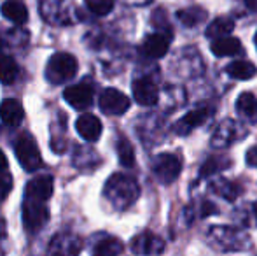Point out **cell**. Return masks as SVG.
<instances>
[{
	"label": "cell",
	"mask_w": 257,
	"mask_h": 256,
	"mask_svg": "<svg viewBox=\"0 0 257 256\" xmlns=\"http://www.w3.org/2000/svg\"><path fill=\"white\" fill-rule=\"evenodd\" d=\"M103 195L110 205L117 211H124L137 202L140 195V188L133 178L126 174H114L107 179L103 188Z\"/></svg>",
	"instance_id": "6da1fadb"
},
{
	"label": "cell",
	"mask_w": 257,
	"mask_h": 256,
	"mask_svg": "<svg viewBox=\"0 0 257 256\" xmlns=\"http://www.w3.org/2000/svg\"><path fill=\"white\" fill-rule=\"evenodd\" d=\"M77 74V60L68 53H56L46 65V79L51 84H63Z\"/></svg>",
	"instance_id": "7a4b0ae2"
},
{
	"label": "cell",
	"mask_w": 257,
	"mask_h": 256,
	"mask_svg": "<svg viewBox=\"0 0 257 256\" xmlns=\"http://www.w3.org/2000/svg\"><path fill=\"white\" fill-rule=\"evenodd\" d=\"M208 240L220 251H241L248 247V237L231 226H212L208 232Z\"/></svg>",
	"instance_id": "3957f363"
},
{
	"label": "cell",
	"mask_w": 257,
	"mask_h": 256,
	"mask_svg": "<svg viewBox=\"0 0 257 256\" xmlns=\"http://www.w3.org/2000/svg\"><path fill=\"white\" fill-rule=\"evenodd\" d=\"M14 153L20 161V165L28 172H35L42 167V156L41 151L37 147V142L32 139L30 135H21L16 140L14 146Z\"/></svg>",
	"instance_id": "277c9868"
},
{
	"label": "cell",
	"mask_w": 257,
	"mask_h": 256,
	"mask_svg": "<svg viewBox=\"0 0 257 256\" xmlns=\"http://www.w3.org/2000/svg\"><path fill=\"white\" fill-rule=\"evenodd\" d=\"M49 219V209L46 202L25 197L23 202V225L28 232H39Z\"/></svg>",
	"instance_id": "5b68a950"
},
{
	"label": "cell",
	"mask_w": 257,
	"mask_h": 256,
	"mask_svg": "<svg viewBox=\"0 0 257 256\" xmlns=\"http://www.w3.org/2000/svg\"><path fill=\"white\" fill-rule=\"evenodd\" d=\"M180 170H182V163H180V160L175 154H159L153 161V172L156 179L159 183H163V185H172L180 176Z\"/></svg>",
	"instance_id": "8992f818"
},
{
	"label": "cell",
	"mask_w": 257,
	"mask_h": 256,
	"mask_svg": "<svg viewBox=\"0 0 257 256\" xmlns=\"http://www.w3.org/2000/svg\"><path fill=\"white\" fill-rule=\"evenodd\" d=\"M98 106L105 114L110 116H121L130 109V99L122 92L115 88H107L100 93Z\"/></svg>",
	"instance_id": "52a82bcc"
},
{
	"label": "cell",
	"mask_w": 257,
	"mask_h": 256,
	"mask_svg": "<svg viewBox=\"0 0 257 256\" xmlns=\"http://www.w3.org/2000/svg\"><path fill=\"white\" fill-rule=\"evenodd\" d=\"M93 97H95V90H93V86L86 81L68 86V88L63 92V99L67 100V104L77 111L88 109V107L93 104Z\"/></svg>",
	"instance_id": "ba28073f"
},
{
	"label": "cell",
	"mask_w": 257,
	"mask_h": 256,
	"mask_svg": "<svg viewBox=\"0 0 257 256\" xmlns=\"http://www.w3.org/2000/svg\"><path fill=\"white\" fill-rule=\"evenodd\" d=\"M82 240L75 233L65 232L56 235L49 244V256H79Z\"/></svg>",
	"instance_id": "9c48e42d"
},
{
	"label": "cell",
	"mask_w": 257,
	"mask_h": 256,
	"mask_svg": "<svg viewBox=\"0 0 257 256\" xmlns=\"http://www.w3.org/2000/svg\"><path fill=\"white\" fill-rule=\"evenodd\" d=\"M245 135V130L233 120H226L219 128L215 130L212 137V144L215 147H226L229 144L240 140Z\"/></svg>",
	"instance_id": "30bf717a"
},
{
	"label": "cell",
	"mask_w": 257,
	"mask_h": 256,
	"mask_svg": "<svg viewBox=\"0 0 257 256\" xmlns=\"http://www.w3.org/2000/svg\"><path fill=\"white\" fill-rule=\"evenodd\" d=\"M165 249V242L159 239L158 235L151 232H144L140 235H137L132 240V251L135 254H142V256H153L159 254Z\"/></svg>",
	"instance_id": "8fae6325"
},
{
	"label": "cell",
	"mask_w": 257,
	"mask_h": 256,
	"mask_svg": "<svg viewBox=\"0 0 257 256\" xmlns=\"http://www.w3.org/2000/svg\"><path fill=\"white\" fill-rule=\"evenodd\" d=\"M132 90H133V99H135L137 104H140V106L151 107L158 104V99H159L158 88H156V84L151 82L149 79H137V81L133 82Z\"/></svg>",
	"instance_id": "7c38bea8"
},
{
	"label": "cell",
	"mask_w": 257,
	"mask_h": 256,
	"mask_svg": "<svg viewBox=\"0 0 257 256\" xmlns=\"http://www.w3.org/2000/svg\"><path fill=\"white\" fill-rule=\"evenodd\" d=\"M170 39H172V35L163 34V32L149 35L142 44V53L146 56H149V58H163L168 53Z\"/></svg>",
	"instance_id": "4fadbf2b"
},
{
	"label": "cell",
	"mask_w": 257,
	"mask_h": 256,
	"mask_svg": "<svg viewBox=\"0 0 257 256\" xmlns=\"http://www.w3.org/2000/svg\"><path fill=\"white\" fill-rule=\"evenodd\" d=\"M53 190H54V183H53L51 176H39V178L32 179V181L27 185L25 197L48 202L53 195Z\"/></svg>",
	"instance_id": "5bb4252c"
},
{
	"label": "cell",
	"mask_w": 257,
	"mask_h": 256,
	"mask_svg": "<svg viewBox=\"0 0 257 256\" xmlns=\"http://www.w3.org/2000/svg\"><path fill=\"white\" fill-rule=\"evenodd\" d=\"M102 121L95 116V114H82L77 121H75V130L79 135L88 142H95L102 135Z\"/></svg>",
	"instance_id": "9a60e30c"
},
{
	"label": "cell",
	"mask_w": 257,
	"mask_h": 256,
	"mask_svg": "<svg viewBox=\"0 0 257 256\" xmlns=\"http://www.w3.org/2000/svg\"><path fill=\"white\" fill-rule=\"evenodd\" d=\"M210 113L212 111L206 109V107H200V109H194L191 113H187L179 123L175 125V133L179 135H187L189 132H193L194 128H198L200 125H203L208 120Z\"/></svg>",
	"instance_id": "2e32d148"
},
{
	"label": "cell",
	"mask_w": 257,
	"mask_h": 256,
	"mask_svg": "<svg viewBox=\"0 0 257 256\" xmlns=\"http://www.w3.org/2000/svg\"><path fill=\"white\" fill-rule=\"evenodd\" d=\"M25 118V109L16 99H6L0 104V120L9 127H18Z\"/></svg>",
	"instance_id": "e0dca14e"
},
{
	"label": "cell",
	"mask_w": 257,
	"mask_h": 256,
	"mask_svg": "<svg viewBox=\"0 0 257 256\" xmlns=\"http://www.w3.org/2000/svg\"><path fill=\"white\" fill-rule=\"evenodd\" d=\"M0 13L6 20L16 25H23L28 20V9L21 0H6L0 7Z\"/></svg>",
	"instance_id": "ac0fdd59"
},
{
	"label": "cell",
	"mask_w": 257,
	"mask_h": 256,
	"mask_svg": "<svg viewBox=\"0 0 257 256\" xmlns=\"http://www.w3.org/2000/svg\"><path fill=\"white\" fill-rule=\"evenodd\" d=\"M236 113L243 120L257 123V97L252 93H241L236 100Z\"/></svg>",
	"instance_id": "d6986e66"
},
{
	"label": "cell",
	"mask_w": 257,
	"mask_h": 256,
	"mask_svg": "<svg viewBox=\"0 0 257 256\" xmlns=\"http://www.w3.org/2000/svg\"><path fill=\"white\" fill-rule=\"evenodd\" d=\"M212 53L215 56H233L241 51V42L236 37H220L213 39L212 46H210Z\"/></svg>",
	"instance_id": "ffe728a7"
},
{
	"label": "cell",
	"mask_w": 257,
	"mask_h": 256,
	"mask_svg": "<svg viewBox=\"0 0 257 256\" xmlns=\"http://www.w3.org/2000/svg\"><path fill=\"white\" fill-rule=\"evenodd\" d=\"M226 72L231 77L240 79V81H247V79H252L257 74V67L252 62H247V60H238V62L227 65Z\"/></svg>",
	"instance_id": "44dd1931"
},
{
	"label": "cell",
	"mask_w": 257,
	"mask_h": 256,
	"mask_svg": "<svg viewBox=\"0 0 257 256\" xmlns=\"http://www.w3.org/2000/svg\"><path fill=\"white\" fill-rule=\"evenodd\" d=\"M20 74V67H18L16 60L13 56H0V82L2 84H13L18 79Z\"/></svg>",
	"instance_id": "7402d4cb"
},
{
	"label": "cell",
	"mask_w": 257,
	"mask_h": 256,
	"mask_svg": "<svg viewBox=\"0 0 257 256\" xmlns=\"http://www.w3.org/2000/svg\"><path fill=\"white\" fill-rule=\"evenodd\" d=\"M234 23L229 18H217L206 28V37L210 39H220V37H227V35L233 32Z\"/></svg>",
	"instance_id": "603a6c76"
},
{
	"label": "cell",
	"mask_w": 257,
	"mask_h": 256,
	"mask_svg": "<svg viewBox=\"0 0 257 256\" xmlns=\"http://www.w3.org/2000/svg\"><path fill=\"white\" fill-rule=\"evenodd\" d=\"M229 167H231L229 158H226V156H210L208 160L201 165L200 176H201V178H208V176L219 174V172L226 170V168H229Z\"/></svg>",
	"instance_id": "cb8c5ba5"
},
{
	"label": "cell",
	"mask_w": 257,
	"mask_h": 256,
	"mask_svg": "<svg viewBox=\"0 0 257 256\" xmlns=\"http://www.w3.org/2000/svg\"><path fill=\"white\" fill-rule=\"evenodd\" d=\"M122 253V242L114 237L100 240L93 249V256H119Z\"/></svg>",
	"instance_id": "d4e9b609"
},
{
	"label": "cell",
	"mask_w": 257,
	"mask_h": 256,
	"mask_svg": "<svg viewBox=\"0 0 257 256\" xmlns=\"http://www.w3.org/2000/svg\"><path fill=\"white\" fill-rule=\"evenodd\" d=\"M177 18L179 21L184 25V27H196L201 21H205L206 18V11L201 9V7H189V9H182L177 13Z\"/></svg>",
	"instance_id": "484cf974"
},
{
	"label": "cell",
	"mask_w": 257,
	"mask_h": 256,
	"mask_svg": "<svg viewBox=\"0 0 257 256\" xmlns=\"http://www.w3.org/2000/svg\"><path fill=\"white\" fill-rule=\"evenodd\" d=\"M115 149H117V156L122 167L132 168L135 165V151H133V146L130 144V140L126 137H119Z\"/></svg>",
	"instance_id": "4316f807"
},
{
	"label": "cell",
	"mask_w": 257,
	"mask_h": 256,
	"mask_svg": "<svg viewBox=\"0 0 257 256\" xmlns=\"http://www.w3.org/2000/svg\"><path fill=\"white\" fill-rule=\"evenodd\" d=\"M212 188H213V192L219 195V197L226 198L227 202L236 200L238 195L241 193L240 186L234 185V183H231V181H226V179H219V181H215L212 185Z\"/></svg>",
	"instance_id": "83f0119b"
},
{
	"label": "cell",
	"mask_w": 257,
	"mask_h": 256,
	"mask_svg": "<svg viewBox=\"0 0 257 256\" xmlns=\"http://www.w3.org/2000/svg\"><path fill=\"white\" fill-rule=\"evenodd\" d=\"M86 7L96 16H107L114 9V0H84Z\"/></svg>",
	"instance_id": "f1b7e54d"
},
{
	"label": "cell",
	"mask_w": 257,
	"mask_h": 256,
	"mask_svg": "<svg viewBox=\"0 0 257 256\" xmlns=\"http://www.w3.org/2000/svg\"><path fill=\"white\" fill-rule=\"evenodd\" d=\"M13 190V178L11 174H6V172H0V202L6 200L7 195Z\"/></svg>",
	"instance_id": "f546056e"
},
{
	"label": "cell",
	"mask_w": 257,
	"mask_h": 256,
	"mask_svg": "<svg viewBox=\"0 0 257 256\" xmlns=\"http://www.w3.org/2000/svg\"><path fill=\"white\" fill-rule=\"evenodd\" d=\"M245 160H247V163L250 165V167L257 168V146L250 147V149L247 151V154H245Z\"/></svg>",
	"instance_id": "4dcf8cb0"
},
{
	"label": "cell",
	"mask_w": 257,
	"mask_h": 256,
	"mask_svg": "<svg viewBox=\"0 0 257 256\" xmlns=\"http://www.w3.org/2000/svg\"><path fill=\"white\" fill-rule=\"evenodd\" d=\"M7 158H6V154H4V151L0 149V172H6L7 170Z\"/></svg>",
	"instance_id": "1f68e13d"
},
{
	"label": "cell",
	"mask_w": 257,
	"mask_h": 256,
	"mask_svg": "<svg viewBox=\"0 0 257 256\" xmlns=\"http://www.w3.org/2000/svg\"><path fill=\"white\" fill-rule=\"evenodd\" d=\"M245 4H247L248 9L254 11V13H257V0H245Z\"/></svg>",
	"instance_id": "d6a6232c"
},
{
	"label": "cell",
	"mask_w": 257,
	"mask_h": 256,
	"mask_svg": "<svg viewBox=\"0 0 257 256\" xmlns=\"http://www.w3.org/2000/svg\"><path fill=\"white\" fill-rule=\"evenodd\" d=\"M2 49H4V42H2V39H0V53H2Z\"/></svg>",
	"instance_id": "836d02e7"
},
{
	"label": "cell",
	"mask_w": 257,
	"mask_h": 256,
	"mask_svg": "<svg viewBox=\"0 0 257 256\" xmlns=\"http://www.w3.org/2000/svg\"><path fill=\"white\" fill-rule=\"evenodd\" d=\"M254 42H255V48H257V32H255V37H254Z\"/></svg>",
	"instance_id": "e575fe53"
}]
</instances>
